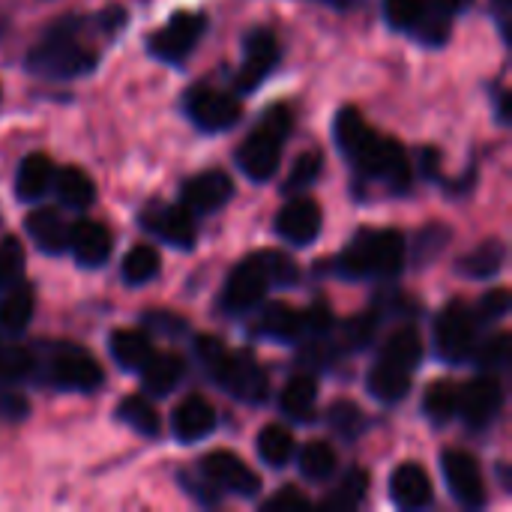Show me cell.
I'll use <instances>...</instances> for the list:
<instances>
[{
    "label": "cell",
    "instance_id": "obj_1",
    "mask_svg": "<svg viewBox=\"0 0 512 512\" xmlns=\"http://www.w3.org/2000/svg\"><path fill=\"white\" fill-rule=\"evenodd\" d=\"M126 15L111 6L96 18H60L54 21L42 39L27 51V69L48 81H66L87 75L99 66V48L93 45L96 33L114 36L123 27Z\"/></svg>",
    "mask_w": 512,
    "mask_h": 512
},
{
    "label": "cell",
    "instance_id": "obj_2",
    "mask_svg": "<svg viewBox=\"0 0 512 512\" xmlns=\"http://www.w3.org/2000/svg\"><path fill=\"white\" fill-rule=\"evenodd\" d=\"M333 141L339 153L351 162L354 174L366 183H384L390 192H408L414 180L411 159L405 147L393 138L378 135L357 108H339L333 120Z\"/></svg>",
    "mask_w": 512,
    "mask_h": 512
},
{
    "label": "cell",
    "instance_id": "obj_3",
    "mask_svg": "<svg viewBox=\"0 0 512 512\" xmlns=\"http://www.w3.org/2000/svg\"><path fill=\"white\" fill-rule=\"evenodd\" d=\"M195 354L201 360V366L207 369V375L228 390L234 399L249 402V405H261L270 393V381L267 372L261 369V363L252 354L243 351H228L222 345V339L216 336H198L195 339Z\"/></svg>",
    "mask_w": 512,
    "mask_h": 512
},
{
    "label": "cell",
    "instance_id": "obj_4",
    "mask_svg": "<svg viewBox=\"0 0 512 512\" xmlns=\"http://www.w3.org/2000/svg\"><path fill=\"white\" fill-rule=\"evenodd\" d=\"M336 267L351 279L396 276L405 267V237L393 228H360L339 252Z\"/></svg>",
    "mask_w": 512,
    "mask_h": 512
},
{
    "label": "cell",
    "instance_id": "obj_5",
    "mask_svg": "<svg viewBox=\"0 0 512 512\" xmlns=\"http://www.w3.org/2000/svg\"><path fill=\"white\" fill-rule=\"evenodd\" d=\"M291 132V111L285 105L270 108L252 135H246V141L237 150V165L240 171L255 180V183H267L276 177L279 162H282V147L288 141Z\"/></svg>",
    "mask_w": 512,
    "mask_h": 512
},
{
    "label": "cell",
    "instance_id": "obj_6",
    "mask_svg": "<svg viewBox=\"0 0 512 512\" xmlns=\"http://www.w3.org/2000/svg\"><path fill=\"white\" fill-rule=\"evenodd\" d=\"M45 384L72 393H93L102 387L105 375L99 360L75 342H51L42 357H36V372Z\"/></svg>",
    "mask_w": 512,
    "mask_h": 512
},
{
    "label": "cell",
    "instance_id": "obj_7",
    "mask_svg": "<svg viewBox=\"0 0 512 512\" xmlns=\"http://www.w3.org/2000/svg\"><path fill=\"white\" fill-rule=\"evenodd\" d=\"M459 9L462 0H384L387 24L423 45H444Z\"/></svg>",
    "mask_w": 512,
    "mask_h": 512
},
{
    "label": "cell",
    "instance_id": "obj_8",
    "mask_svg": "<svg viewBox=\"0 0 512 512\" xmlns=\"http://www.w3.org/2000/svg\"><path fill=\"white\" fill-rule=\"evenodd\" d=\"M270 285H273V282H270V270H267L264 252L249 255L246 261H240V264L231 270V276H228V282H225V288H222L219 306H222L228 315H246V312H252V309L264 300V294H267Z\"/></svg>",
    "mask_w": 512,
    "mask_h": 512
},
{
    "label": "cell",
    "instance_id": "obj_9",
    "mask_svg": "<svg viewBox=\"0 0 512 512\" xmlns=\"http://www.w3.org/2000/svg\"><path fill=\"white\" fill-rule=\"evenodd\" d=\"M477 324H480L477 315L462 300L447 303L435 321L438 357H444L447 363H462L465 357H471V351L477 345Z\"/></svg>",
    "mask_w": 512,
    "mask_h": 512
},
{
    "label": "cell",
    "instance_id": "obj_10",
    "mask_svg": "<svg viewBox=\"0 0 512 512\" xmlns=\"http://www.w3.org/2000/svg\"><path fill=\"white\" fill-rule=\"evenodd\" d=\"M198 471L216 492H228L237 498H255L261 492V477L237 453H228V450L207 453Z\"/></svg>",
    "mask_w": 512,
    "mask_h": 512
},
{
    "label": "cell",
    "instance_id": "obj_11",
    "mask_svg": "<svg viewBox=\"0 0 512 512\" xmlns=\"http://www.w3.org/2000/svg\"><path fill=\"white\" fill-rule=\"evenodd\" d=\"M207 30V18L198 12H177L150 39V54L165 63H183Z\"/></svg>",
    "mask_w": 512,
    "mask_h": 512
},
{
    "label": "cell",
    "instance_id": "obj_12",
    "mask_svg": "<svg viewBox=\"0 0 512 512\" xmlns=\"http://www.w3.org/2000/svg\"><path fill=\"white\" fill-rule=\"evenodd\" d=\"M279 66V39L270 27H255L243 39V63L234 78L240 93H252L264 84V78Z\"/></svg>",
    "mask_w": 512,
    "mask_h": 512
},
{
    "label": "cell",
    "instance_id": "obj_13",
    "mask_svg": "<svg viewBox=\"0 0 512 512\" xmlns=\"http://www.w3.org/2000/svg\"><path fill=\"white\" fill-rule=\"evenodd\" d=\"M186 117L201 129V132H222L231 129L240 120V102L216 87H192L183 99Z\"/></svg>",
    "mask_w": 512,
    "mask_h": 512
},
{
    "label": "cell",
    "instance_id": "obj_14",
    "mask_svg": "<svg viewBox=\"0 0 512 512\" xmlns=\"http://www.w3.org/2000/svg\"><path fill=\"white\" fill-rule=\"evenodd\" d=\"M141 228L156 234L162 243L177 246V249H192L198 240V228H195V213L186 210L180 201L177 204H159L150 201L141 210Z\"/></svg>",
    "mask_w": 512,
    "mask_h": 512
},
{
    "label": "cell",
    "instance_id": "obj_15",
    "mask_svg": "<svg viewBox=\"0 0 512 512\" xmlns=\"http://www.w3.org/2000/svg\"><path fill=\"white\" fill-rule=\"evenodd\" d=\"M441 468L450 486V495L465 507V510H483L486 507V480L471 453L462 450H447L441 456Z\"/></svg>",
    "mask_w": 512,
    "mask_h": 512
},
{
    "label": "cell",
    "instance_id": "obj_16",
    "mask_svg": "<svg viewBox=\"0 0 512 512\" xmlns=\"http://www.w3.org/2000/svg\"><path fill=\"white\" fill-rule=\"evenodd\" d=\"M501 408H504V387L495 375L483 372L465 387H459V414L465 417L468 426L474 429L492 426Z\"/></svg>",
    "mask_w": 512,
    "mask_h": 512
},
{
    "label": "cell",
    "instance_id": "obj_17",
    "mask_svg": "<svg viewBox=\"0 0 512 512\" xmlns=\"http://www.w3.org/2000/svg\"><path fill=\"white\" fill-rule=\"evenodd\" d=\"M234 195V180L225 171H201L180 189V204L192 213H219Z\"/></svg>",
    "mask_w": 512,
    "mask_h": 512
},
{
    "label": "cell",
    "instance_id": "obj_18",
    "mask_svg": "<svg viewBox=\"0 0 512 512\" xmlns=\"http://www.w3.org/2000/svg\"><path fill=\"white\" fill-rule=\"evenodd\" d=\"M321 207L312 198H291L276 216V234L291 246H309L321 234Z\"/></svg>",
    "mask_w": 512,
    "mask_h": 512
},
{
    "label": "cell",
    "instance_id": "obj_19",
    "mask_svg": "<svg viewBox=\"0 0 512 512\" xmlns=\"http://www.w3.org/2000/svg\"><path fill=\"white\" fill-rule=\"evenodd\" d=\"M111 231L102 225V222H93V219H81L69 228V246L66 252H72V258L87 267V270H96L102 267L108 258H111Z\"/></svg>",
    "mask_w": 512,
    "mask_h": 512
},
{
    "label": "cell",
    "instance_id": "obj_20",
    "mask_svg": "<svg viewBox=\"0 0 512 512\" xmlns=\"http://www.w3.org/2000/svg\"><path fill=\"white\" fill-rule=\"evenodd\" d=\"M390 498L399 510H423L432 504L435 489L420 462H402L390 477Z\"/></svg>",
    "mask_w": 512,
    "mask_h": 512
},
{
    "label": "cell",
    "instance_id": "obj_21",
    "mask_svg": "<svg viewBox=\"0 0 512 512\" xmlns=\"http://www.w3.org/2000/svg\"><path fill=\"white\" fill-rule=\"evenodd\" d=\"M171 429H174V438L183 441V444L204 441L216 429V411H213V405L207 399L186 396L171 414Z\"/></svg>",
    "mask_w": 512,
    "mask_h": 512
},
{
    "label": "cell",
    "instance_id": "obj_22",
    "mask_svg": "<svg viewBox=\"0 0 512 512\" xmlns=\"http://www.w3.org/2000/svg\"><path fill=\"white\" fill-rule=\"evenodd\" d=\"M24 231L33 246L45 255H63L69 246V225L54 207H39L24 219Z\"/></svg>",
    "mask_w": 512,
    "mask_h": 512
},
{
    "label": "cell",
    "instance_id": "obj_23",
    "mask_svg": "<svg viewBox=\"0 0 512 512\" xmlns=\"http://www.w3.org/2000/svg\"><path fill=\"white\" fill-rule=\"evenodd\" d=\"M51 189H54V162L45 153L24 156L15 174V195L21 201H39Z\"/></svg>",
    "mask_w": 512,
    "mask_h": 512
},
{
    "label": "cell",
    "instance_id": "obj_24",
    "mask_svg": "<svg viewBox=\"0 0 512 512\" xmlns=\"http://www.w3.org/2000/svg\"><path fill=\"white\" fill-rule=\"evenodd\" d=\"M183 372H186V366H183V360L177 357V354H150V360L138 369V375H141V387H144V393H150V396H168L180 381H183Z\"/></svg>",
    "mask_w": 512,
    "mask_h": 512
},
{
    "label": "cell",
    "instance_id": "obj_25",
    "mask_svg": "<svg viewBox=\"0 0 512 512\" xmlns=\"http://www.w3.org/2000/svg\"><path fill=\"white\" fill-rule=\"evenodd\" d=\"M33 312H36V294L27 282H15L3 291V300H0V330L6 333H24L27 324L33 321Z\"/></svg>",
    "mask_w": 512,
    "mask_h": 512
},
{
    "label": "cell",
    "instance_id": "obj_26",
    "mask_svg": "<svg viewBox=\"0 0 512 512\" xmlns=\"http://www.w3.org/2000/svg\"><path fill=\"white\" fill-rule=\"evenodd\" d=\"M411 375H414V372H408V369H402V366H393V363H387V360H378V363L372 366V372H369L366 387H369V393H372L378 402L393 405V402H402V399L411 393Z\"/></svg>",
    "mask_w": 512,
    "mask_h": 512
},
{
    "label": "cell",
    "instance_id": "obj_27",
    "mask_svg": "<svg viewBox=\"0 0 512 512\" xmlns=\"http://www.w3.org/2000/svg\"><path fill=\"white\" fill-rule=\"evenodd\" d=\"M54 189H57L60 204L69 210H87L96 201V186H93L90 174L75 165L54 171Z\"/></svg>",
    "mask_w": 512,
    "mask_h": 512
},
{
    "label": "cell",
    "instance_id": "obj_28",
    "mask_svg": "<svg viewBox=\"0 0 512 512\" xmlns=\"http://www.w3.org/2000/svg\"><path fill=\"white\" fill-rule=\"evenodd\" d=\"M108 345H111V357L126 372H138L153 354V342L144 330H114Z\"/></svg>",
    "mask_w": 512,
    "mask_h": 512
},
{
    "label": "cell",
    "instance_id": "obj_29",
    "mask_svg": "<svg viewBox=\"0 0 512 512\" xmlns=\"http://www.w3.org/2000/svg\"><path fill=\"white\" fill-rule=\"evenodd\" d=\"M279 405L291 420H300V423L312 420L315 405H318V381L312 375H294L285 384V390L279 396Z\"/></svg>",
    "mask_w": 512,
    "mask_h": 512
},
{
    "label": "cell",
    "instance_id": "obj_30",
    "mask_svg": "<svg viewBox=\"0 0 512 512\" xmlns=\"http://www.w3.org/2000/svg\"><path fill=\"white\" fill-rule=\"evenodd\" d=\"M258 333L276 339V342H297L303 339V312L291 309L288 303H273L264 309L258 321Z\"/></svg>",
    "mask_w": 512,
    "mask_h": 512
},
{
    "label": "cell",
    "instance_id": "obj_31",
    "mask_svg": "<svg viewBox=\"0 0 512 512\" xmlns=\"http://www.w3.org/2000/svg\"><path fill=\"white\" fill-rule=\"evenodd\" d=\"M504 261H507L504 243L501 240H489V243H480L471 255L459 258L456 270L462 276H471V279H492V276L501 273Z\"/></svg>",
    "mask_w": 512,
    "mask_h": 512
},
{
    "label": "cell",
    "instance_id": "obj_32",
    "mask_svg": "<svg viewBox=\"0 0 512 512\" xmlns=\"http://www.w3.org/2000/svg\"><path fill=\"white\" fill-rule=\"evenodd\" d=\"M420 357H423V339H420V333L414 327H399L387 339V345L381 348V354H378V360H387V363L402 366L408 372L417 369Z\"/></svg>",
    "mask_w": 512,
    "mask_h": 512
},
{
    "label": "cell",
    "instance_id": "obj_33",
    "mask_svg": "<svg viewBox=\"0 0 512 512\" xmlns=\"http://www.w3.org/2000/svg\"><path fill=\"white\" fill-rule=\"evenodd\" d=\"M294 453H297V441H294V435L285 426L270 423V426L261 429V435H258V456L270 468H285L294 459Z\"/></svg>",
    "mask_w": 512,
    "mask_h": 512
},
{
    "label": "cell",
    "instance_id": "obj_34",
    "mask_svg": "<svg viewBox=\"0 0 512 512\" xmlns=\"http://www.w3.org/2000/svg\"><path fill=\"white\" fill-rule=\"evenodd\" d=\"M117 417H120V423H126L129 429H135L144 438H156L162 432V420H159L153 402L144 396H126L117 405Z\"/></svg>",
    "mask_w": 512,
    "mask_h": 512
},
{
    "label": "cell",
    "instance_id": "obj_35",
    "mask_svg": "<svg viewBox=\"0 0 512 512\" xmlns=\"http://www.w3.org/2000/svg\"><path fill=\"white\" fill-rule=\"evenodd\" d=\"M159 267H162L159 249L141 243V246L129 249V255L123 258L120 273H123V282L126 285H147V282H153L159 276Z\"/></svg>",
    "mask_w": 512,
    "mask_h": 512
},
{
    "label": "cell",
    "instance_id": "obj_36",
    "mask_svg": "<svg viewBox=\"0 0 512 512\" xmlns=\"http://www.w3.org/2000/svg\"><path fill=\"white\" fill-rule=\"evenodd\" d=\"M339 468V456L327 441H309L300 450V474L312 483H324Z\"/></svg>",
    "mask_w": 512,
    "mask_h": 512
},
{
    "label": "cell",
    "instance_id": "obj_37",
    "mask_svg": "<svg viewBox=\"0 0 512 512\" xmlns=\"http://www.w3.org/2000/svg\"><path fill=\"white\" fill-rule=\"evenodd\" d=\"M369 483H372V477H369L363 468H351V471L345 474V480L339 483V489H336L321 507H324V510H357V507L366 501Z\"/></svg>",
    "mask_w": 512,
    "mask_h": 512
},
{
    "label": "cell",
    "instance_id": "obj_38",
    "mask_svg": "<svg viewBox=\"0 0 512 512\" xmlns=\"http://www.w3.org/2000/svg\"><path fill=\"white\" fill-rule=\"evenodd\" d=\"M423 411L435 423H447L450 417L459 414V387L453 381H435V384H429L426 399H423Z\"/></svg>",
    "mask_w": 512,
    "mask_h": 512
},
{
    "label": "cell",
    "instance_id": "obj_39",
    "mask_svg": "<svg viewBox=\"0 0 512 512\" xmlns=\"http://www.w3.org/2000/svg\"><path fill=\"white\" fill-rule=\"evenodd\" d=\"M36 372V354L21 345H0V384L27 381Z\"/></svg>",
    "mask_w": 512,
    "mask_h": 512
},
{
    "label": "cell",
    "instance_id": "obj_40",
    "mask_svg": "<svg viewBox=\"0 0 512 512\" xmlns=\"http://www.w3.org/2000/svg\"><path fill=\"white\" fill-rule=\"evenodd\" d=\"M474 354V363L480 372H489V375H498L510 366L512 360V339L510 333H495L489 342H483Z\"/></svg>",
    "mask_w": 512,
    "mask_h": 512
},
{
    "label": "cell",
    "instance_id": "obj_41",
    "mask_svg": "<svg viewBox=\"0 0 512 512\" xmlns=\"http://www.w3.org/2000/svg\"><path fill=\"white\" fill-rule=\"evenodd\" d=\"M327 423L345 441H357L366 432V417L354 402H333V408L327 411Z\"/></svg>",
    "mask_w": 512,
    "mask_h": 512
},
{
    "label": "cell",
    "instance_id": "obj_42",
    "mask_svg": "<svg viewBox=\"0 0 512 512\" xmlns=\"http://www.w3.org/2000/svg\"><path fill=\"white\" fill-rule=\"evenodd\" d=\"M321 171H324V156H321L318 150L303 153V156L294 162V168H291V174H288V180H285V192L309 189V186L321 177Z\"/></svg>",
    "mask_w": 512,
    "mask_h": 512
},
{
    "label": "cell",
    "instance_id": "obj_43",
    "mask_svg": "<svg viewBox=\"0 0 512 512\" xmlns=\"http://www.w3.org/2000/svg\"><path fill=\"white\" fill-rule=\"evenodd\" d=\"M24 273V252L15 237L0 240V291L15 285Z\"/></svg>",
    "mask_w": 512,
    "mask_h": 512
},
{
    "label": "cell",
    "instance_id": "obj_44",
    "mask_svg": "<svg viewBox=\"0 0 512 512\" xmlns=\"http://www.w3.org/2000/svg\"><path fill=\"white\" fill-rule=\"evenodd\" d=\"M378 327H381V315L378 312H369V315H357L354 321H348L345 324V342L351 345V348H366L372 339H375V333H378Z\"/></svg>",
    "mask_w": 512,
    "mask_h": 512
},
{
    "label": "cell",
    "instance_id": "obj_45",
    "mask_svg": "<svg viewBox=\"0 0 512 512\" xmlns=\"http://www.w3.org/2000/svg\"><path fill=\"white\" fill-rule=\"evenodd\" d=\"M267 258V270H270V282L279 288H291L300 279V267L285 255V252H264Z\"/></svg>",
    "mask_w": 512,
    "mask_h": 512
},
{
    "label": "cell",
    "instance_id": "obj_46",
    "mask_svg": "<svg viewBox=\"0 0 512 512\" xmlns=\"http://www.w3.org/2000/svg\"><path fill=\"white\" fill-rule=\"evenodd\" d=\"M27 417H30V402L21 393L9 390V384H0V420L21 423Z\"/></svg>",
    "mask_w": 512,
    "mask_h": 512
},
{
    "label": "cell",
    "instance_id": "obj_47",
    "mask_svg": "<svg viewBox=\"0 0 512 512\" xmlns=\"http://www.w3.org/2000/svg\"><path fill=\"white\" fill-rule=\"evenodd\" d=\"M510 303V291L507 288H495V291H489L480 300V309L474 315H477V321H498V318H504L510 312Z\"/></svg>",
    "mask_w": 512,
    "mask_h": 512
},
{
    "label": "cell",
    "instance_id": "obj_48",
    "mask_svg": "<svg viewBox=\"0 0 512 512\" xmlns=\"http://www.w3.org/2000/svg\"><path fill=\"white\" fill-rule=\"evenodd\" d=\"M300 510H312V501L297 492L294 486H285L279 489V495H273L270 501H264V512H300Z\"/></svg>",
    "mask_w": 512,
    "mask_h": 512
},
{
    "label": "cell",
    "instance_id": "obj_49",
    "mask_svg": "<svg viewBox=\"0 0 512 512\" xmlns=\"http://www.w3.org/2000/svg\"><path fill=\"white\" fill-rule=\"evenodd\" d=\"M147 318V324L153 327V330H165V333H183V318H174V315H168V312H147L144 315Z\"/></svg>",
    "mask_w": 512,
    "mask_h": 512
},
{
    "label": "cell",
    "instance_id": "obj_50",
    "mask_svg": "<svg viewBox=\"0 0 512 512\" xmlns=\"http://www.w3.org/2000/svg\"><path fill=\"white\" fill-rule=\"evenodd\" d=\"M324 3H330V6H336V9H354L360 0H324Z\"/></svg>",
    "mask_w": 512,
    "mask_h": 512
},
{
    "label": "cell",
    "instance_id": "obj_51",
    "mask_svg": "<svg viewBox=\"0 0 512 512\" xmlns=\"http://www.w3.org/2000/svg\"><path fill=\"white\" fill-rule=\"evenodd\" d=\"M501 9H507V0H501Z\"/></svg>",
    "mask_w": 512,
    "mask_h": 512
}]
</instances>
